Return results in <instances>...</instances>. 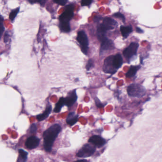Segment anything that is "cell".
Returning a JSON list of instances; mask_svg holds the SVG:
<instances>
[{
  "label": "cell",
  "instance_id": "obj_8",
  "mask_svg": "<svg viewBox=\"0 0 162 162\" xmlns=\"http://www.w3.org/2000/svg\"><path fill=\"white\" fill-rule=\"evenodd\" d=\"M40 141V139L37 137H30L26 142V146L28 149H34L39 146Z\"/></svg>",
  "mask_w": 162,
  "mask_h": 162
},
{
  "label": "cell",
  "instance_id": "obj_23",
  "mask_svg": "<svg viewBox=\"0 0 162 162\" xmlns=\"http://www.w3.org/2000/svg\"><path fill=\"white\" fill-rule=\"evenodd\" d=\"M113 16L117 18H120V19H122L123 21H125V16H124V15H123L122 14L120 13V12H117V13H115V14H114Z\"/></svg>",
  "mask_w": 162,
  "mask_h": 162
},
{
  "label": "cell",
  "instance_id": "obj_9",
  "mask_svg": "<svg viewBox=\"0 0 162 162\" xmlns=\"http://www.w3.org/2000/svg\"><path fill=\"white\" fill-rule=\"evenodd\" d=\"M114 48V44L113 41L106 38L101 42L100 53H103L105 51L113 49Z\"/></svg>",
  "mask_w": 162,
  "mask_h": 162
},
{
  "label": "cell",
  "instance_id": "obj_21",
  "mask_svg": "<svg viewBox=\"0 0 162 162\" xmlns=\"http://www.w3.org/2000/svg\"><path fill=\"white\" fill-rule=\"evenodd\" d=\"M19 153H20V157L22 158V159L25 162L27 159L28 153L23 149H19Z\"/></svg>",
  "mask_w": 162,
  "mask_h": 162
},
{
  "label": "cell",
  "instance_id": "obj_12",
  "mask_svg": "<svg viewBox=\"0 0 162 162\" xmlns=\"http://www.w3.org/2000/svg\"><path fill=\"white\" fill-rule=\"evenodd\" d=\"M78 120V116L74 113L71 112L68 115L66 119L67 123L70 126H73L76 124Z\"/></svg>",
  "mask_w": 162,
  "mask_h": 162
},
{
  "label": "cell",
  "instance_id": "obj_14",
  "mask_svg": "<svg viewBox=\"0 0 162 162\" xmlns=\"http://www.w3.org/2000/svg\"><path fill=\"white\" fill-rule=\"evenodd\" d=\"M51 110H52V107L51 105L48 106L47 107L46 109L45 110V111L44 112V113L42 114L38 115L37 117V119L39 121L44 120L45 118H46L49 116V114L51 113Z\"/></svg>",
  "mask_w": 162,
  "mask_h": 162
},
{
  "label": "cell",
  "instance_id": "obj_20",
  "mask_svg": "<svg viewBox=\"0 0 162 162\" xmlns=\"http://www.w3.org/2000/svg\"><path fill=\"white\" fill-rule=\"evenodd\" d=\"M19 10H20V8L18 7L15 9L13 10L11 13L10 14L9 18L11 21H13L15 18L16 17V15H17L18 13L19 12Z\"/></svg>",
  "mask_w": 162,
  "mask_h": 162
},
{
  "label": "cell",
  "instance_id": "obj_13",
  "mask_svg": "<svg viewBox=\"0 0 162 162\" xmlns=\"http://www.w3.org/2000/svg\"><path fill=\"white\" fill-rule=\"evenodd\" d=\"M123 63V59L121 55L117 54L114 56L113 58V65L116 69H118L122 66Z\"/></svg>",
  "mask_w": 162,
  "mask_h": 162
},
{
  "label": "cell",
  "instance_id": "obj_24",
  "mask_svg": "<svg viewBox=\"0 0 162 162\" xmlns=\"http://www.w3.org/2000/svg\"><path fill=\"white\" fill-rule=\"evenodd\" d=\"M37 126L36 124L34 123L32 124V125L31 126V128H30V131H31V133L33 134L36 132L37 131Z\"/></svg>",
  "mask_w": 162,
  "mask_h": 162
},
{
  "label": "cell",
  "instance_id": "obj_11",
  "mask_svg": "<svg viewBox=\"0 0 162 162\" xmlns=\"http://www.w3.org/2000/svg\"><path fill=\"white\" fill-rule=\"evenodd\" d=\"M89 142L98 147L103 146L106 143L105 140L101 137L97 135H95L91 137Z\"/></svg>",
  "mask_w": 162,
  "mask_h": 162
},
{
  "label": "cell",
  "instance_id": "obj_22",
  "mask_svg": "<svg viewBox=\"0 0 162 162\" xmlns=\"http://www.w3.org/2000/svg\"><path fill=\"white\" fill-rule=\"evenodd\" d=\"M94 66V64L93 60L92 59H89L88 60V63H87L86 67V70L87 71H89L91 69L93 68Z\"/></svg>",
  "mask_w": 162,
  "mask_h": 162
},
{
  "label": "cell",
  "instance_id": "obj_29",
  "mask_svg": "<svg viewBox=\"0 0 162 162\" xmlns=\"http://www.w3.org/2000/svg\"><path fill=\"white\" fill-rule=\"evenodd\" d=\"M137 32L138 33H142L143 32V31L140 28H137Z\"/></svg>",
  "mask_w": 162,
  "mask_h": 162
},
{
  "label": "cell",
  "instance_id": "obj_16",
  "mask_svg": "<svg viewBox=\"0 0 162 162\" xmlns=\"http://www.w3.org/2000/svg\"><path fill=\"white\" fill-rule=\"evenodd\" d=\"M60 30L63 32H68L71 31V27L69 23L60 22Z\"/></svg>",
  "mask_w": 162,
  "mask_h": 162
},
{
  "label": "cell",
  "instance_id": "obj_1",
  "mask_svg": "<svg viewBox=\"0 0 162 162\" xmlns=\"http://www.w3.org/2000/svg\"><path fill=\"white\" fill-rule=\"evenodd\" d=\"M61 130V126L56 124L44 132L43 134L44 146L46 151H51L53 143Z\"/></svg>",
  "mask_w": 162,
  "mask_h": 162
},
{
  "label": "cell",
  "instance_id": "obj_19",
  "mask_svg": "<svg viewBox=\"0 0 162 162\" xmlns=\"http://www.w3.org/2000/svg\"><path fill=\"white\" fill-rule=\"evenodd\" d=\"M103 23L106 24L107 25L114 27L117 24V22L115 20L110 18L106 17L104 18L103 21Z\"/></svg>",
  "mask_w": 162,
  "mask_h": 162
},
{
  "label": "cell",
  "instance_id": "obj_6",
  "mask_svg": "<svg viewBox=\"0 0 162 162\" xmlns=\"http://www.w3.org/2000/svg\"><path fill=\"white\" fill-rule=\"evenodd\" d=\"M139 44L137 43L133 42L126 48L123 51V55L126 58L129 59L137 54Z\"/></svg>",
  "mask_w": 162,
  "mask_h": 162
},
{
  "label": "cell",
  "instance_id": "obj_2",
  "mask_svg": "<svg viewBox=\"0 0 162 162\" xmlns=\"http://www.w3.org/2000/svg\"><path fill=\"white\" fill-rule=\"evenodd\" d=\"M128 94L132 97H142L146 93V89L142 85L132 84L128 86Z\"/></svg>",
  "mask_w": 162,
  "mask_h": 162
},
{
  "label": "cell",
  "instance_id": "obj_30",
  "mask_svg": "<svg viewBox=\"0 0 162 162\" xmlns=\"http://www.w3.org/2000/svg\"><path fill=\"white\" fill-rule=\"evenodd\" d=\"M74 162H89V161L86 160L82 159V160H78V161H75Z\"/></svg>",
  "mask_w": 162,
  "mask_h": 162
},
{
  "label": "cell",
  "instance_id": "obj_25",
  "mask_svg": "<svg viewBox=\"0 0 162 162\" xmlns=\"http://www.w3.org/2000/svg\"><path fill=\"white\" fill-rule=\"evenodd\" d=\"M92 1H88V0H83L81 1V5L82 6H88L91 3Z\"/></svg>",
  "mask_w": 162,
  "mask_h": 162
},
{
  "label": "cell",
  "instance_id": "obj_28",
  "mask_svg": "<svg viewBox=\"0 0 162 162\" xmlns=\"http://www.w3.org/2000/svg\"><path fill=\"white\" fill-rule=\"evenodd\" d=\"M9 38V34L7 33V32H6L4 34V39H3L4 43H6L8 41Z\"/></svg>",
  "mask_w": 162,
  "mask_h": 162
},
{
  "label": "cell",
  "instance_id": "obj_26",
  "mask_svg": "<svg viewBox=\"0 0 162 162\" xmlns=\"http://www.w3.org/2000/svg\"><path fill=\"white\" fill-rule=\"evenodd\" d=\"M54 3H57V4H60L61 5H64L68 1L67 0H60V1H54Z\"/></svg>",
  "mask_w": 162,
  "mask_h": 162
},
{
  "label": "cell",
  "instance_id": "obj_7",
  "mask_svg": "<svg viewBox=\"0 0 162 162\" xmlns=\"http://www.w3.org/2000/svg\"><path fill=\"white\" fill-rule=\"evenodd\" d=\"M114 56H110L106 58L104 60L103 71L105 73H114L117 71L113 65V58Z\"/></svg>",
  "mask_w": 162,
  "mask_h": 162
},
{
  "label": "cell",
  "instance_id": "obj_5",
  "mask_svg": "<svg viewBox=\"0 0 162 162\" xmlns=\"http://www.w3.org/2000/svg\"><path fill=\"white\" fill-rule=\"evenodd\" d=\"M73 10L74 6L72 4L67 6L65 11L60 16V22L69 23V21L73 16Z\"/></svg>",
  "mask_w": 162,
  "mask_h": 162
},
{
  "label": "cell",
  "instance_id": "obj_17",
  "mask_svg": "<svg viewBox=\"0 0 162 162\" xmlns=\"http://www.w3.org/2000/svg\"><path fill=\"white\" fill-rule=\"evenodd\" d=\"M64 105H65V98L61 97L59 100V101L56 104V106L54 110V112L55 113L60 112L61 108Z\"/></svg>",
  "mask_w": 162,
  "mask_h": 162
},
{
  "label": "cell",
  "instance_id": "obj_27",
  "mask_svg": "<svg viewBox=\"0 0 162 162\" xmlns=\"http://www.w3.org/2000/svg\"><path fill=\"white\" fill-rule=\"evenodd\" d=\"M0 27H1V29H0V31H1V35L3 34V32L4 30V26H3V18L2 16H1V25H0Z\"/></svg>",
  "mask_w": 162,
  "mask_h": 162
},
{
  "label": "cell",
  "instance_id": "obj_15",
  "mask_svg": "<svg viewBox=\"0 0 162 162\" xmlns=\"http://www.w3.org/2000/svg\"><path fill=\"white\" fill-rule=\"evenodd\" d=\"M120 31L123 37L125 38H126L128 36L129 34L132 32L133 29L131 26H122L120 27Z\"/></svg>",
  "mask_w": 162,
  "mask_h": 162
},
{
  "label": "cell",
  "instance_id": "obj_18",
  "mask_svg": "<svg viewBox=\"0 0 162 162\" xmlns=\"http://www.w3.org/2000/svg\"><path fill=\"white\" fill-rule=\"evenodd\" d=\"M139 66H132L130 67L129 70L126 74V77L128 78L133 77L136 74L139 68Z\"/></svg>",
  "mask_w": 162,
  "mask_h": 162
},
{
  "label": "cell",
  "instance_id": "obj_10",
  "mask_svg": "<svg viewBox=\"0 0 162 162\" xmlns=\"http://www.w3.org/2000/svg\"><path fill=\"white\" fill-rule=\"evenodd\" d=\"M77 100V96L76 95V91H73L69 93L68 96L65 98V105L67 106L70 107L75 103L76 102Z\"/></svg>",
  "mask_w": 162,
  "mask_h": 162
},
{
  "label": "cell",
  "instance_id": "obj_4",
  "mask_svg": "<svg viewBox=\"0 0 162 162\" xmlns=\"http://www.w3.org/2000/svg\"><path fill=\"white\" fill-rule=\"evenodd\" d=\"M95 151L96 148L94 146L86 143L78 151L77 155L80 157H88L91 156Z\"/></svg>",
  "mask_w": 162,
  "mask_h": 162
},
{
  "label": "cell",
  "instance_id": "obj_3",
  "mask_svg": "<svg viewBox=\"0 0 162 162\" xmlns=\"http://www.w3.org/2000/svg\"><path fill=\"white\" fill-rule=\"evenodd\" d=\"M77 40L80 43L81 51L86 55L89 49V41L86 33L84 31H80L78 33Z\"/></svg>",
  "mask_w": 162,
  "mask_h": 162
}]
</instances>
